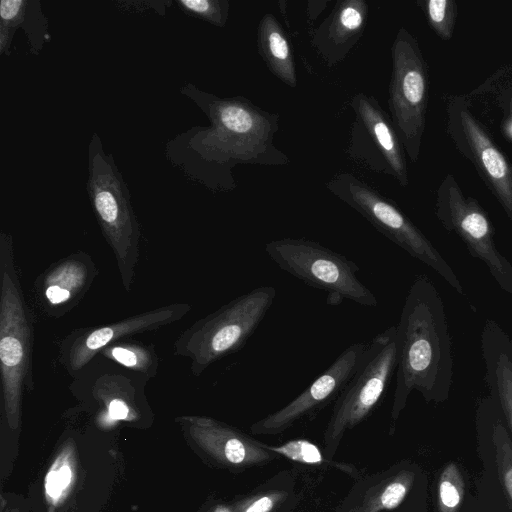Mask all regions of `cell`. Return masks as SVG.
<instances>
[{
  "mask_svg": "<svg viewBox=\"0 0 512 512\" xmlns=\"http://www.w3.org/2000/svg\"><path fill=\"white\" fill-rule=\"evenodd\" d=\"M396 341L393 417L414 390L427 402L445 401L453 379L451 340L442 298L426 275H418L408 291L396 326Z\"/></svg>",
  "mask_w": 512,
  "mask_h": 512,
  "instance_id": "cell-1",
  "label": "cell"
},
{
  "mask_svg": "<svg viewBox=\"0 0 512 512\" xmlns=\"http://www.w3.org/2000/svg\"><path fill=\"white\" fill-rule=\"evenodd\" d=\"M34 315L15 265L13 241L0 235V374L9 417L16 418L22 394L32 384Z\"/></svg>",
  "mask_w": 512,
  "mask_h": 512,
  "instance_id": "cell-2",
  "label": "cell"
},
{
  "mask_svg": "<svg viewBox=\"0 0 512 512\" xmlns=\"http://www.w3.org/2000/svg\"><path fill=\"white\" fill-rule=\"evenodd\" d=\"M276 296L273 286L253 289L184 330L174 344V354L190 361L193 375L240 350L260 325Z\"/></svg>",
  "mask_w": 512,
  "mask_h": 512,
  "instance_id": "cell-3",
  "label": "cell"
},
{
  "mask_svg": "<svg viewBox=\"0 0 512 512\" xmlns=\"http://www.w3.org/2000/svg\"><path fill=\"white\" fill-rule=\"evenodd\" d=\"M326 188L393 243L432 268L458 293H464L456 273L445 258L389 199L350 173L336 175L327 182Z\"/></svg>",
  "mask_w": 512,
  "mask_h": 512,
  "instance_id": "cell-4",
  "label": "cell"
},
{
  "mask_svg": "<svg viewBox=\"0 0 512 512\" xmlns=\"http://www.w3.org/2000/svg\"><path fill=\"white\" fill-rule=\"evenodd\" d=\"M265 252L282 270L309 286L326 291L330 304L348 299L363 306H377L373 292L358 278L356 263L318 242L278 239L268 242Z\"/></svg>",
  "mask_w": 512,
  "mask_h": 512,
  "instance_id": "cell-5",
  "label": "cell"
},
{
  "mask_svg": "<svg viewBox=\"0 0 512 512\" xmlns=\"http://www.w3.org/2000/svg\"><path fill=\"white\" fill-rule=\"evenodd\" d=\"M397 368L396 326L377 334L367 343L361 363L338 396L326 441H339L345 430L362 421L380 402Z\"/></svg>",
  "mask_w": 512,
  "mask_h": 512,
  "instance_id": "cell-6",
  "label": "cell"
},
{
  "mask_svg": "<svg viewBox=\"0 0 512 512\" xmlns=\"http://www.w3.org/2000/svg\"><path fill=\"white\" fill-rule=\"evenodd\" d=\"M389 110L409 156L415 159L423 125L426 81L417 47L401 28L392 44Z\"/></svg>",
  "mask_w": 512,
  "mask_h": 512,
  "instance_id": "cell-7",
  "label": "cell"
},
{
  "mask_svg": "<svg viewBox=\"0 0 512 512\" xmlns=\"http://www.w3.org/2000/svg\"><path fill=\"white\" fill-rule=\"evenodd\" d=\"M349 106L355 115L347 148L349 158L406 185V164L398 134L376 98L360 92L352 97Z\"/></svg>",
  "mask_w": 512,
  "mask_h": 512,
  "instance_id": "cell-8",
  "label": "cell"
},
{
  "mask_svg": "<svg viewBox=\"0 0 512 512\" xmlns=\"http://www.w3.org/2000/svg\"><path fill=\"white\" fill-rule=\"evenodd\" d=\"M113 173L94 169L92 202L103 235L117 262L121 283L131 290L139 259L140 228L129 198Z\"/></svg>",
  "mask_w": 512,
  "mask_h": 512,
  "instance_id": "cell-9",
  "label": "cell"
},
{
  "mask_svg": "<svg viewBox=\"0 0 512 512\" xmlns=\"http://www.w3.org/2000/svg\"><path fill=\"white\" fill-rule=\"evenodd\" d=\"M190 310L191 306L187 303H174L129 316L114 323L80 330L73 337L70 336L72 340H66L67 344L62 348L63 365L70 374H75L94 356L121 338L170 325L185 317Z\"/></svg>",
  "mask_w": 512,
  "mask_h": 512,
  "instance_id": "cell-10",
  "label": "cell"
},
{
  "mask_svg": "<svg viewBox=\"0 0 512 512\" xmlns=\"http://www.w3.org/2000/svg\"><path fill=\"white\" fill-rule=\"evenodd\" d=\"M367 343L347 347L299 396L252 426L254 433H278L339 396L357 371Z\"/></svg>",
  "mask_w": 512,
  "mask_h": 512,
  "instance_id": "cell-11",
  "label": "cell"
},
{
  "mask_svg": "<svg viewBox=\"0 0 512 512\" xmlns=\"http://www.w3.org/2000/svg\"><path fill=\"white\" fill-rule=\"evenodd\" d=\"M98 274L91 257L78 251L51 264L34 283L36 301L42 312L59 318L84 298Z\"/></svg>",
  "mask_w": 512,
  "mask_h": 512,
  "instance_id": "cell-12",
  "label": "cell"
},
{
  "mask_svg": "<svg viewBox=\"0 0 512 512\" xmlns=\"http://www.w3.org/2000/svg\"><path fill=\"white\" fill-rule=\"evenodd\" d=\"M439 212L445 227L461 237L470 254L484 262L499 287L512 295V264L496 247L485 214L460 200H451Z\"/></svg>",
  "mask_w": 512,
  "mask_h": 512,
  "instance_id": "cell-13",
  "label": "cell"
},
{
  "mask_svg": "<svg viewBox=\"0 0 512 512\" xmlns=\"http://www.w3.org/2000/svg\"><path fill=\"white\" fill-rule=\"evenodd\" d=\"M368 12L364 0H338L332 12L311 32L310 42L328 66L343 61L360 40Z\"/></svg>",
  "mask_w": 512,
  "mask_h": 512,
  "instance_id": "cell-14",
  "label": "cell"
},
{
  "mask_svg": "<svg viewBox=\"0 0 512 512\" xmlns=\"http://www.w3.org/2000/svg\"><path fill=\"white\" fill-rule=\"evenodd\" d=\"M481 352L490 397L512 433V340L494 320L485 321Z\"/></svg>",
  "mask_w": 512,
  "mask_h": 512,
  "instance_id": "cell-15",
  "label": "cell"
},
{
  "mask_svg": "<svg viewBox=\"0 0 512 512\" xmlns=\"http://www.w3.org/2000/svg\"><path fill=\"white\" fill-rule=\"evenodd\" d=\"M257 46L271 73L295 88L297 77L292 48L279 21L271 13L264 14L259 22Z\"/></svg>",
  "mask_w": 512,
  "mask_h": 512,
  "instance_id": "cell-16",
  "label": "cell"
},
{
  "mask_svg": "<svg viewBox=\"0 0 512 512\" xmlns=\"http://www.w3.org/2000/svg\"><path fill=\"white\" fill-rule=\"evenodd\" d=\"M488 418L496 450L498 475L504 492L512 505V442L503 416L489 396L480 403Z\"/></svg>",
  "mask_w": 512,
  "mask_h": 512,
  "instance_id": "cell-17",
  "label": "cell"
},
{
  "mask_svg": "<svg viewBox=\"0 0 512 512\" xmlns=\"http://www.w3.org/2000/svg\"><path fill=\"white\" fill-rule=\"evenodd\" d=\"M105 358L140 373L146 378H153L159 368V357L151 345L133 341H118L100 352Z\"/></svg>",
  "mask_w": 512,
  "mask_h": 512,
  "instance_id": "cell-18",
  "label": "cell"
},
{
  "mask_svg": "<svg viewBox=\"0 0 512 512\" xmlns=\"http://www.w3.org/2000/svg\"><path fill=\"white\" fill-rule=\"evenodd\" d=\"M437 493L440 512H458L464 495V481L456 464L449 463L444 467Z\"/></svg>",
  "mask_w": 512,
  "mask_h": 512,
  "instance_id": "cell-19",
  "label": "cell"
},
{
  "mask_svg": "<svg viewBox=\"0 0 512 512\" xmlns=\"http://www.w3.org/2000/svg\"><path fill=\"white\" fill-rule=\"evenodd\" d=\"M270 449L300 463L318 464L323 461L318 447L306 440H292L282 446Z\"/></svg>",
  "mask_w": 512,
  "mask_h": 512,
  "instance_id": "cell-20",
  "label": "cell"
},
{
  "mask_svg": "<svg viewBox=\"0 0 512 512\" xmlns=\"http://www.w3.org/2000/svg\"><path fill=\"white\" fill-rule=\"evenodd\" d=\"M180 3L187 10L207 19L215 25L223 26L228 16L227 1L185 0Z\"/></svg>",
  "mask_w": 512,
  "mask_h": 512,
  "instance_id": "cell-21",
  "label": "cell"
},
{
  "mask_svg": "<svg viewBox=\"0 0 512 512\" xmlns=\"http://www.w3.org/2000/svg\"><path fill=\"white\" fill-rule=\"evenodd\" d=\"M479 150L481 162L496 180H502L507 176V165L502 155L479 133L474 134Z\"/></svg>",
  "mask_w": 512,
  "mask_h": 512,
  "instance_id": "cell-22",
  "label": "cell"
},
{
  "mask_svg": "<svg viewBox=\"0 0 512 512\" xmlns=\"http://www.w3.org/2000/svg\"><path fill=\"white\" fill-rule=\"evenodd\" d=\"M408 491V482L398 480L390 483L382 492L373 512L381 509L396 508L404 499Z\"/></svg>",
  "mask_w": 512,
  "mask_h": 512,
  "instance_id": "cell-23",
  "label": "cell"
},
{
  "mask_svg": "<svg viewBox=\"0 0 512 512\" xmlns=\"http://www.w3.org/2000/svg\"><path fill=\"white\" fill-rule=\"evenodd\" d=\"M71 476L68 466L61 467L57 472L52 471L47 476V493L52 497H58L63 488L70 483Z\"/></svg>",
  "mask_w": 512,
  "mask_h": 512,
  "instance_id": "cell-24",
  "label": "cell"
},
{
  "mask_svg": "<svg viewBox=\"0 0 512 512\" xmlns=\"http://www.w3.org/2000/svg\"><path fill=\"white\" fill-rule=\"evenodd\" d=\"M129 406L121 398H113L108 404V413L112 419L125 420L129 416Z\"/></svg>",
  "mask_w": 512,
  "mask_h": 512,
  "instance_id": "cell-25",
  "label": "cell"
},
{
  "mask_svg": "<svg viewBox=\"0 0 512 512\" xmlns=\"http://www.w3.org/2000/svg\"><path fill=\"white\" fill-rule=\"evenodd\" d=\"M447 4L445 0H431L428 2V14L434 24L438 25L443 22Z\"/></svg>",
  "mask_w": 512,
  "mask_h": 512,
  "instance_id": "cell-26",
  "label": "cell"
},
{
  "mask_svg": "<svg viewBox=\"0 0 512 512\" xmlns=\"http://www.w3.org/2000/svg\"><path fill=\"white\" fill-rule=\"evenodd\" d=\"M273 498L269 496H263L256 499L252 504L248 505L245 512H270L273 508Z\"/></svg>",
  "mask_w": 512,
  "mask_h": 512,
  "instance_id": "cell-27",
  "label": "cell"
}]
</instances>
